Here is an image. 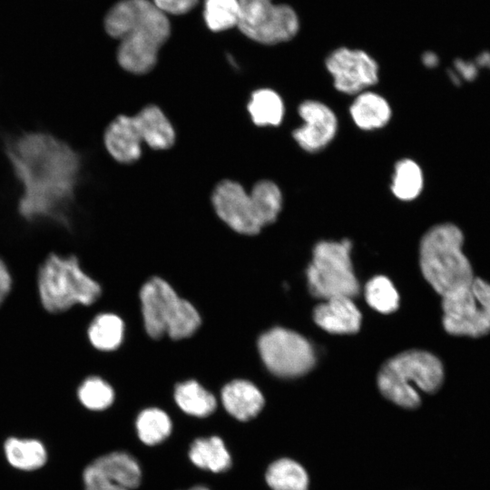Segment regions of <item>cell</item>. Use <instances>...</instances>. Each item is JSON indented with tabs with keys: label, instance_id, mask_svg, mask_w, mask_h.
<instances>
[{
	"label": "cell",
	"instance_id": "25",
	"mask_svg": "<svg viewBox=\"0 0 490 490\" xmlns=\"http://www.w3.org/2000/svg\"><path fill=\"white\" fill-rule=\"evenodd\" d=\"M139 439L147 446H156L168 438L172 431V421L166 411L158 407L142 409L135 419Z\"/></svg>",
	"mask_w": 490,
	"mask_h": 490
},
{
	"label": "cell",
	"instance_id": "7",
	"mask_svg": "<svg viewBox=\"0 0 490 490\" xmlns=\"http://www.w3.org/2000/svg\"><path fill=\"white\" fill-rule=\"evenodd\" d=\"M37 286L41 302L51 313L93 306L103 294L101 284L74 255H49L39 269Z\"/></svg>",
	"mask_w": 490,
	"mask_h": 490
},
{
	"label": "cell",
	"instance_id": "30",
	"mask_svg": "<svg viewBox=\"0 0 490 490\" xmlns=\"http://www.w3.org/2000/svg\"><path fill=\"white\" fill-rule=\"evenodd\" d=\"M365 297L368 304L380 313L389 314L398 308V293L385 276H376L366 284Z\"/></svg>",
	"mask_w": 490,
	"mask_h": 490
},
{
	"label": "cell",
	"instance_id": "12",
	"mask_svg": "<svg viewBox=\"0 0 490 490\" xmlns=\"http://www.w3.org/2000/svg\"><path fill=\"white\" fill-rule=\"evenodd\" d=\"M326 68L335 88L347 94H358L378 81L376 60L360 49L338 47L326 58Z\"/></svg>",
	"mask_w": 490,
	"mask_h": 490
},
{
	"label": "cell",
	"instance_id": "34",
	"mask_svg": "<svg viewBox=\"0 0 490 490\" xmlns=\"http://www.w3.org/2000/svg\"><path fill=\"white\" fill-rule=\"evenodd\" d=\"M456 67L459 71V73L462 74L463 77H465L467 80H473L476 75V68L472 63L464 62L462 60H456Z\"/></svg>",
	"mask_w": 490,
	"mask_h": 490
},
{
	"label": "cell",
	"instance_id": "35",
	"mask_svg": "<svg viewBox=\"0 0 490 490\" xmlns=\"http://www.w3.org/2000/svg\"><path fill=\"white\" fill-rule=\"evenodd\" d=\"M422 62L426 67L433 68L437 65L438 57L432 52H426L422 55Z\"/></svg>",
	"mask_w": 490,
	"mask_h": 490
},
{
	"label": "cell",
	"instance_id": "36",
	"mask_svg": "<svg viewBox=\"0 0 490 490\" xmlns=\"http://www.w3.org/2000/svg\"><path fill=\"white\" fill-rule=\"evenodd\" d=\"M477 62L481 65L488 66L490 67V54L484 53L480 54L477 58Z\"/></svg>",
	"mask_w": 490,
	"mask_h": 490
},
{
	"label": "cell",
	"instance_id": "13",
	"mask_svg": "<svg viewBox=\"0 0 490 490\" xmlns=\"http://www.w3.org/2000/svg\"><path fill=\"white\" fill-rule=\"evenodd\" d=\"M298 112L303 124L293 131L294 140L306 152L321 151L337 133L338 119L335 113L325 103L315 100L302 102Z\"/></svg>",
	"mask_w": 490,
	"mask_h": 490
},
{
	"label": "cell",
	"instance_id": "26",
	"mask_svg": "<svg viewBox=\"0 0 490 490\" xmlns=\"http://www.w3.org/2000/svg\"><path fill=\"white\" fill-rule=\"evenodd\" d=\"M247 108L252 122L258 126H277L282 122L285 113L281 97L269 88L254 91Z\"/></svg>",
	"mask_w": 490,
	"mask_h": 490
},
{
	"label": "cell",
	"instance_id": "23",
	"mask_svg": "<svg viewBox=\"0 0 490 490\" xmlns=\"http://www.w3.org/2000/svg\"><path fill=\"white\" fill-rule=\"evenodd\" d=\"M8 463L15 468L32 471L42 467L47 460V452L36 439L9 437L4 444Z\"/></svg>",
	"mask_w": 490,
	"mask_h": 490
},
{
	"label": "cell",
	"instance_id": "17",
	"mask_svg": "<svg viewBox=\"0 0 490 490\" xmlns=\"http://www.w3.org/2000/svg\"><path fill=\"white\" fill-rule=\"evenodd\" d=\"M172 399L181 412L193 417H208L218 407L216 395L193 378L175 384Z\"/></svg>",
	"mask_w": 490,
	"mask_h": 490
},
{
	"label": "cell",
	"instance_id": "33",
	"mask_svg": "<svg viewBox=\"0 0 490 490\" xmlns=\"http://www.w3.org/2000/svg\"><path fill=\"white\" fill-rule=\"evenodd\" d=\"M12 286L11 275L4 263L0 259V304L4 301L8 295Z\"/></svg>",
	"mask_w": 490,
	"mask_h": 490
},
{
	"label": "cell",
	"instance_id": "29",
	"mask_svg": "<svg viewBox=\"0 0 490 490\" xmlns=\"http://www.w3.org/2000/svg\"><path fill=\"white\" fill-rule=\"evenodd\" d=\"M203 16L208 28L214 32L237 26L240 16L239 0H205Z\"/></svg>",
	"mask_w": 490,
	"mask_h": 490
},
{
	"label": "cell",
	"instance_id": "22",
	"mask_svg": "<svg viewBox=\"0 0 490 490\" xmlns=\"http://www.w3.org/2000/svg\"><path fill=\"white\" fill-rule=\"evenodd\" d=\"M189 458L195 466L212 473H222L231 466V456L217 436L196 438L191 444Z\"/></svg>",
	"mask_w": 490,
	"mask_h": 490
},
{
	"label": "cell",
	"instance_id": "8",
	"mask_svg": "<svg viewBox=\"0 0 490 490\" xmlns=\"http://www.w3.org/2000/svg\"><path fill=\"white\" fill-rule=\"evenodd\" d=\"M352 243L322 240L313 249V258L306 270L310 293L318 299L353 298L359 292V284L350 260Z\"/></svg>",
	"mask_w": 490,
	"mask_h": 490
},
{
	"label": "cell",
	"instance_id": "15",
	"mask_svg": "<svg viewBox=\"0 0 490 490\" xmlns=\"http://www.w3.org/2000/svg\"><path fill=\"white\" fill-rule=\"evenodd\" d=\"M103 141L109 154L120 163H133L142 155L143 141L133 116H117L106 128Z\"/></svg>",
	"mask_w": 490,
	"mask_h": 490
},
{
	"label": "cell",
	"instance_id": "16",
	"mask_svg": "<svg viewBox=\"0 0 490 490\" xmlns=\"http://www.w3.org/2000/svg\"><path fill=\"white\" fill-rule=\"evenodd\" d=\"M313 318L318 326L332 334L356 333L361 324V313L348 297L326 299L315 308Z\"/></svg>",
	"mask_w": 490,
	"mask_h": 490
},
{
	"label": "cell",
	"instance_id": "18",
	"mask_svg": "<svg viewBox=\"0 0 490 490\" xmlns=\"http://www.w3.org/2000/svg\"><path fill=\"white\" fill-rule=\"evenodd\" d=\"M142 141L152 149L166 150L175 142L174 129L156 105H148L133 116Z\"/></svg>",
	"mask_w": 490,
	"mask_h": 490
},
{
	"label": "cell",
	"instance_id": "21",
	"mask_svg": "<svg viewBox=\"0 0 490 490\" xmlns=\"http://www.w3.org/2000/svg\"><path fill=\"white\" fill-rule=\"evenodd\" d=\"M108 478L117 485L132 490L142 482V469L138 461L129 453L113 451L92 462Z\"/></svg>",
	"mask_w": 490,
	"mask_h": 490
},
{
	"label": "cell",
	"instance_id": "4",
	"mask_svg": "<svg viewBox=\"0 0 490 490\" xmlns=\"http://www.w3.org/2000/svg\"><path fill=\"white\" fill-rule=\"evenodd\" d=\"M463 241L462 231L451 223L432 227L421 239L419 260L423 276L442 297L467 286L475 278L462 251Z\"/></svg>",
	"mask_w": 490,
	"mask_h": 490
},
{
	"label": "cell",
	"instance_id": "24",
	"mask_svg": "<svg viewBox=\"0 0 490 490\" xmlns=\"http://www.w3.org/2000/svg\"><path fill=\"white\" fill-rule=\"evenodd\" d=\"M265 480L271 490H309V485L306 469L289 457L272 462L266 470Z\"/></svg>",
	"mask_w": 490,
	"mask_h": 490
},
{
	"label": "cell",
	"instance_id": "20",
	"mask_svg": "<svg viewBox=\"0 0 490 490\" xmlns=\"http://www.w3.org/2000/svg\"><path fill=\"white\" fill-rule=\"evenodd\" d=\"M349 113L355 124L365 131L385 126L392 113L387 100L370 91H363L357 94L350 105Z\"/></svg>",
	"mask_w": 490,
	"mask_h": 490
},
{
	"label": "cell",
	"instance_id": "5",
	"mask_svg": "<svg viewBox=\"0 0 490 490\" xmlns=\"http://www.w3.org/2000/svg\"><path fill=\"white\" fill-rule=\"evenodd\" d=\"M139 300L143 328L151 338L181 340L201 327V317L195 306L161 277L153 276L142 284Z\"/></svg>",
	"mask_w": 490,
	"mask_h": 490
},
{
	"label": "cell",
	"instance_id": "31",
	"mask_svg": "<svg viewBox=\"0 0 490 490\" xmlns=\"http://www.w3.org/2000/svg\"><path fill=\"white\" fill-rule=\"evenodd\" d=\"M84 490H128L108 478L93 463L83 472Z\"/></svg>",
	"mask_w": 490,
	"mask_h": 490
},
{
	"label": "cell",
	"instance_id": "19",
	"mask_svg": "<svg viewBox=\"0 0 490 490\" xmlns=\"http://www.w3.org/2000/svg\"><path fill=\"white\" fill-rule=\"evenodd\" d=\"M125 336V323L117 314L99 312L95 314L86 328V337L93 348L100 352L118 349Z\"/></svg>",
	"mask_w": 490,
	"mask_h": 490
},
{
	"label": "cell",
	"instance_id": "10",
	"mask_svg": "<svg viewBox=\"0 0 490 490\" xmlns=\"http://www.w3.org/2000/svg\"><path fill=\"white\" fill-rule=\"evenodd\" d=\"M257 351L266 369L279 377H297L309 372L316 363L309 341L292 330L274 327L257 339Z\"/></svg>",
	"mask_w": 490,
	"mask_h": 490
},
{
	"label": "cell",
	"instance_id": "2",
	"mask_svg": "<svg viewBox=\"0 0 490 490\" xmlns=\"http://www.w3.org/2000/svg\"><path fill=\"white\" fill-rule=\"evenodd\" d=\"M104 27L119 39L117 61L129 73L143 74L157 63L171 34L166 14L150 0H120L107 13Z\"/></svg>",
	"mask_w": 490,
	"mask_h": 490
},
{
	"label": "cell",
	"instance_id": "9",
	"mask_svg": "<svg viewBox=\"0 0 490 490\" xmlns=\"http://www.w3.org/2000/svg\"><path fill=\"white\" fill-rule=\"evenodd\" d=\"M443 326L455 336L478 338L490 332V284L479 278L442 297Z\"/></svg>",
	"mask_w": 490,
	"mask_h": 490
},
{
	"label": "cell",
	"instance_id": "1",
	"mask_svg": "<svg viewBox=\"0 0 490 490\" xmlns=\"http://www.w3.org/2000/svg\"><path fill=\"white\" fill-rule=\"evenodd\" d=\"M5 152L22 189L19 213L30 221L48 219L65 223L81 171L76 152L40 132L9 140Z\"/></svg>",
	"mask_w": 490,
	"mask_h": 490
},
{
	"label": "cell",
	"instance_id": "28",
	"mask_svg": "<svg viewBox=\"0 0 490 490\" xmlns=\"http://www.w3.org/2000/svg\"><path fill=\"white\" fill-rule=\"evenodd\" d=\"M423 173L419 165L410 159L397 162L392 178L391 191L401 201H412L421 192Z\"/></svg>",
	"mask_w": 490,
	"mask_h": 490
},
{
	"label": "cell",
	"instance_id": "6",
	"mask_svg": "<svg viewBox=\"0 0 490 490\" xmlns=\"http://www.w3.org/2000/svg\"><path fill=\"white\" fill-rule=\"evenodd\" d=\"M444 379L440 360L423 350H408L388 359L377 375L380 393L394 404L416 408L421 398L418 390L434 393Z\"/></svg>",
	"mask_w": 490,
	"mask_h": 490
},
{
	"label": "cell",
	"instance_id": "27",
	"mask_svg": "<svg viewBox=\"0 0 490 490\" xmlns=\"http://www.w3.org/2000/svg\"><path fill=\"white\" fill-rule=\"evenodd\" d=\"M80 403L92 411L108 409L115 401L116 393L106 379L98 375L86 377L77 389Z\"/></svg>",
	"mask_w": 490,
	"mask_h": 490
},
{
	"label": "cell",
	"instance_id": "14",
	"mask_svg": "<svg viewBox=\"0 0 490 490\" xmlns=\"http://www.w3.org/2000/svg\"><path fill=\"white\" fill-rule=\"evenodd\" d=\"M219 397L223 409L241 422L256 417L265 405L261 390L246 378H235L227 382L220 388Z\"/></svg>",
	"mask_w": 490,
	"mask_h": 490
},
{
	"label": "cell",
	"instance_id": "37",
	"mask_svg": "<svg viewBox=\"0 0 490 490\" xmlns=\"http://www.w3.org/2000/svg\"><path fill=\"white\" fill-rule=\"evenodd\" d=\"M187 490H211L209 489L208 487L204 486V485H195V486H192Z\"/></svg>",
	"mask_w": 490,
	"mask_h": 490
},
{
	"label": "cell",
	"instance_id": "11",
	"mask_svg": "<svg viewBox=\"0 0 490 490\" xmlns=\"http://www.w3.org/2000/svg\"><path fill=\"white\" fill-rule=\"evenodd\" d=\"M237 26L248 38L262 44H278L293 39L300 22L295 9L273 0H239Z\"/></svg>",
	"mask_w": 490,
	"mask_h": 490
},
{
	"label": "cell",
	"instance_id": "3",
	"mask_svg": "<svg viewBox=\"0 0 490 490\" xmlns=\"http://www.w3.org/2000/svg\"><path fill=\"white\" fill-rule=\"evenodd\" d=\"M283 197L279 186L269 180L255 183L250 192L241 184L223 180L213 190L211 203L220 221L241 236H255L274 222Z\"/></svg>",
	"mask_w": 490,
	"mask_h": 490
},
{
	"label": "cell",
	"instance_id": "32",
	"mask_svg": "<svg viewBox=\"0 0 490 490\" xmlns=\"http://www.w3.org/2000/svg\"><path fill=\"white\" fill-rule=\"evenodd\" d=\"M199 0H152L164 14L183 15L190 12Z\"/></svg>",
	"mask_w": 490,
	"mask_h": 490
}]
</instances>
